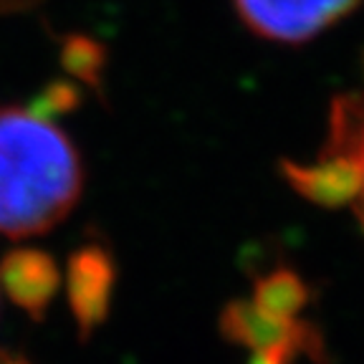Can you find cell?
Instances as JSON below:
<instances>
[{
	"instance_id": "1",
	"label": "cell",
	"mask_w": 364,
	"mask_h": 364,
	"mask_svg": "<svg viewBox=\"0 0 364 364\" xmlns=\"http://www.w3.org/2000/svg\"><path fill=\"white\" fill-rule=\"evenodd\" d=\"M84 170L74 142L43 109L0 107V233L28 238L74 210Z\"/></svg>"
},
{
	"instance_id": "2",
	"label": "cell",
	"mask_w": 364,
	"mask_h": 364,
	"mask_svg": "<svg viewBox=\"0 0 364 364\" xmlns=\"http://www.w3.org/2000/svg\"><path fill=\"white\" fill-rule=\"evenodd\" d=\"M291 182L321 205H352L364 228V99L336 104L331 134L309 165H286Z\"/></svg>"
},
{
	"instance_id": "3",
	"label": "cell",
	"mask_w": 364,
	"mask_h": 364,
	"mask_svg": "<svg viewBox=\"0 0 364 364\" xmlns=\"http://www.w3.org/2000/svg\"><path fill=\"white\" fill-rule=\"evenodd\" d=\"M250 31L268 41L301 43L344 18L359 0H233Z\"/></svg>"
},
{
	"instance_id": "4",
	"label": "cell",
	"mask_w": 364,
	"mask_h": 364,
	"mask_svg": "<svg viewBox=\"0 0 364 364\" xmlns=\"http://www.w3.org/2000/svg\"><path fill=\"white\" fill-rule=\"evenodd\" d=\"M117 268L102 245H84L74 250L66 266V294L79 334L89 336L109 314Z\"/></svg>"
},
{
	"instance_id": "5",
	"label": "cell",
	"mask_w": 364,
	"mask_h": 364,
	"mask_svg": "<svg viewBox=\"0 0 364 364\" xmlns=\"http://www.w3.org/2000/svg\"><path fill=\"white\" fill-rule=\"evenodd\" d=\"M61 289V268L38 248H13L0 258V291L28 314L33 321H41Z\"/></svg>"
},
{
	"instance_id": "6",
	"label": "cell",
	"mask_w": 364,
	"mask_h": 364,
	"mask_svg": "<svg viewBox=\"0 0 364 364\" xmlns=\"http://www.w3.org/2000/svg\"><path fill=\"white\" fill-rule=\"evenodd\" d=\"M31 0H0V11H16V8L28 6Z\"/></svg>"
},
{
	"instance_id": "7",
	"label": "cell",
	"mask_w": 364,
	"mask_h": 364,
	"mask_svg": "<svg viewBox=\"0 0 364 364\" xmlns=\"http://www.w3.org/2000/svg\"><path fill=\"white\" fill-rule=\"evenodd\" d=\"M0 364H31V362H26L23 357H16V354L0 352Z\"/></svg>"
}]
</instances>
